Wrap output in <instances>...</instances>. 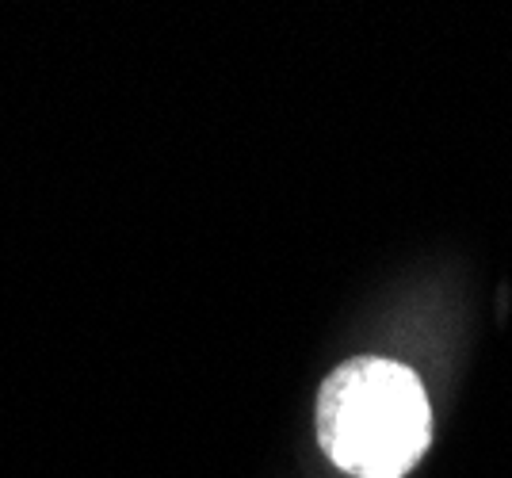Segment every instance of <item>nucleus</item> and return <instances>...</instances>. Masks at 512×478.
I'll list each match as a JSON object with an SVG mask.
<instances>
[{"label":"nucleus","instance_id":"obj_1","mask_svg":"<svg viewBox=\"0 0 512 478\" xmlns=\"http://www.w3.org/2000/svg\"><path fill=\"white\" fill-rule=\"evenodd\" d=\"M432 410L421 379L379 356H356L318 394V444L356 478H402L425 456Z\"/></svg>","mask_w":512,"mask_h":478}]
</instances>
